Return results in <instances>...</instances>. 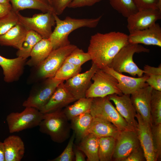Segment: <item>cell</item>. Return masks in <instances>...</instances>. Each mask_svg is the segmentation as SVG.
<instances>
[{
	"label": "cell",
	"instance_id": "cell-1",
	"mask_svg": "<svg viewBox=\"0 0 161 161\" xmlns=\"http://www.w3.org/2000/svg\"><path fill=\"white\" fill-rule=\"evenodd\" d=\"M129 44L128 35L124 33L97 32L91 36L87 52L92 63L102 69L109 66L120 49Z\"/></svg>",
	"mask_w": 161,
	"mask_h": 161
},
{
	"label": "cell",
	"instance_id": "cell-2",
	"mask_svg": "<svg viewBox=\"0 0 161 161\" xmlns=\"http://www.w3.org/2000/svg\"><path fill=\"white\" fill-rule=\"evenodd\" d=\"M54 15L56 26L49 38L53 49L70 44L69 35L73 31L83 27L95 28L102 16L90 18H76L67 16L61 20L54 12Z\"/></svg>",
	"mask_w": 161,
	"mask_h": 161
},
{
	"label": "cell",
	"instance_id": "cell-3",
	"mask_svg": "<svg viewBox=\"0 0 161 161\" xmlns=\"http://www.w3.org/2000/svg\"><path fill=\"white\" fill-rule=\"evenodd\" d=\"M62 109L44 114L38 126L40 131L49 135L53 142L61 143L70 136V124Z\"/></svg>",
	"mask_w": 161,
	"mask_h": 161
},
{
	"label": "cell",
	"instance_id": "cell-4",
	"mask_svg": "<svg viewBox=\"0 0 161 161\" xmlns=\"http://www.w3.org/2000/svg\"><path fill=\"white\" fill-rule=\"evenodd\" d=\"M149 52V49L139 44L129 43L120 49L109 67L120 73L126 72L132 76L142 77L143 70L139 68L134 62L133 56L135 53Z\"/></svg>",
	"mask_w": 161,
	"mask_h": 161
},
{
	"label": "cell",
	"instance_id": "cell-5",
	"mask_svg": "<svg viewBox=\"0 0 161 161\" xmlns=\"http://www.w3.org/2000/svg\"><path fill=\"white\" fill-rule=\"evenodd\" d=\"M93 117L111 122L120 131L134 129L127 123L113 105L108 96L93 98L90 110Z\"/></svg>",
	"mask_w": 161,
	"mask_h": 161
},
{
	"label": "cell",
	"instance_id": "cell-6",
	"mask_svg": "<svg viewBox=\"0 0 161 161\" xmlns=\"http://www.w3.org/2000/svg\"><path fill=\"white\" fill-rule=\"evenodd\" d=\"M92 80L93 82L86 91V98L103 97L113 94L119 95L123 94L118 88L116 78L102 69H97Z\"/></svg>",
	"mask_w": 161,
	"mask_h": 161
},
{
	"label": "cell",
	"instance_id": "cell-7",
	"mask_svg": "<svg viewBox=\"0 0 161 161\" xmlns=\"http://www.w3.org/2000/svg\"><path fill=\"white\" fill-rule=\"evenodd\" d=\"M77 47L70 44L53 49L48 57L36 67L37 77L42 79L53 77L66 58Z\"/></svg>",
	"mask_w": 161,
	"mask_h": 161
},
{
	"label": "cell",
	"instance_id": "cell-8",
	"mask_svg": "<svg viewBox=\"0 0 161 161\" xmlns=\"http://www.w3.org/2000/svg\"><path fill=\"white\" fill-rule=\"evenodd\" d=\"M43 116L40 111L31 107H25L20 112H12L6 118L9 132H18L38 126Z\"/></svg>",
	"mask_w": 161,
	"mask_h": 161
},
{
	"label": "cell",
	"instance_id": "cell-9",
	"mask_svg": "<svg viewBox=\"0 0 161 161\" xmlns=\"http://www.w3.org/2000/svg\"><path fill=\"white\" fill-rule=\"evenodd\" d=\"M17 13L19 22L27 30L35 32L43 38H49L52 32V27L55 25L53 11L36 14L32 17L23 16L19 12Z\"/></svg>",
	"mask_w": 161,
	"mask_h": 161
},
{
	"label": "cell",
	"instance_id": "cell-10",
	"mask_svg": "<svg viewBox=\"0 0 161 161\" xmlns=\"http://www.w3.org/2000/svg\"><path fill=\"white\" fill-rule=\"evenodd\" d=\"M140 145L135 130L129 129L121 131L116 139L112 161H124Z\"/></svg>",
	"mask_w": 161,
	"mask_h": 161
},
{
	"label": "cell",
	"instance_id": "cell-11",
	"mask_svg": "<svg viewBox=\"0 0 161 161\" xmlns=\"http://www.w3.org/2000/svg\"><path fill=\"white\" fill-rule=\"evenodd\" d=\"M63 81L52 78H47L44 85L39 89L31 92L23 103L22 106L31 107L40 111L47 103L58 86Z\"/></svg>",
	"mask_w": 161,
	"mask_h": 161
},
{
	"label": "cell",
	"instance_id": "cell-12",
	"mask_svg": "<svg viewBox=\"0 0 161 161\" xmlns=\"http://www.w3.org/2000/svg\"><path fill=\"white\" fill-rule=\"evenodd\" d=\"M97 69L96 65L92 63L88 70L77 74L64 83L66 88L77 100L86 97V91L92 83V78Z\"/></svg>",
	"mask_w": 161,
	"mask_h": 161
},
{
	"label": "cell",
	"instance_id": "cell-13",
	"mask_svg": "<svg viewBox=\"0 0 161 161\" xmlns=\"http://www.w3.org/2000/svg\"><path fill=\"white\" fill-rule=\"evenodd\" d=\"M127 18L129 33L148 28L161 18V11L157 9L138 10Z\"/></svg>",
	"mask_w": 161,
	"mask_h": 161
},
{
	"label": "cell",
	"instance_id": "cell-14",
	"mask_svg": "<svg viewBox=\"0 0 161 161\" xmlns=\"http://www.w3.org/2000/svg\"><path fill=\"white\" fill-rule=\"evenodd\" d=\"M137 124L136 131L140 145L146 161H157L152 137L151 126L145 122L137 113L136 115Z\"/></svg>",
	"mask_w": 161,
	"mask_h": 161
},
{
	"label": "cell",
	"instance_id": "cell-15",
	"mask_svg": "<svg viewBox=\"0 0 161 161\" xmlns=\"http://www.w3.org/2000/svg\"><path fill=\"white\" fill-rule=\"evenodd\" d=\"M153 88L150 86L140 88L131 95L130 98L136 112L144 121L152 126L150 100Z\"/></svg>",
	"mask_w": 161,
	"mask_h": 161
},
{
	"label": "cell",
	"instance_id": "cell-16",
	"mask_svg": "<svg viewBox=\"0 0 161 161\" xmlns=\"http://www.w3.org/2000/svg\"><path fill=\"white\" fill-rule=\"evenodd\" d=\"M129 44H143L161 47V27L155 23L150 27L130 33L128 35Z\"/></svg>",
	"mask_w": 161,
	"mask_h": 161
},
{
	"label": "cell",
	"instance_id": "cell-17",
	"mask_svg": "<svg viewBox=\"0 0 161 161\" xmlns=\"http://www.w3.org/2000/svg\"><path fill=\"white\" fill-rule=\"evenodd\" d=\"M102 70L116 78L118 82V88L123 94L131 95L137 90L148 85L146 82L147 76L144 74L141 77L134 78L118 72L109 66Z\"/></svg>",
	"mask_w": 161,
	"mask_h": 161
},
{
	"label": "cell",
	"instance_id": "cell-18",
	"mask_svg": "<svg viewBox=\"0 0 161 161\" xmlns=\"http://www.w3.org/2000/svg\"><path fill=\"white\" fill-rule=\"evenodd\" d=\"M130 95H119L113 94L108 95L109 99L115 105V108L128 124L136 130L137 124L135 119L136 112L132 104Z\"/></svg>",
	"mask_w": 161,
	"mask_h": 161
},
{
	"label": "cell",
	"instance_id": "cell-19",
	"mask_svg": "<svg viewBox=\"0 0 161 161\" xmlns=\"http://www.w3.org/2000/svg\"><path fill=\"white\" fill-rule=\"evenodd\" d=\"M77 100L65 87L64 82L57 87L50 99L40 112L44 114L62 109Z\"/></svg>",
	"mask_w": 161,
	"mask_h": 161
},
{
	"label": "cell",
	"instance_id": "cell-20",
	"mask_svg": "<svg viewBox=\"0 0 161 161\" xmlns=\"http://www.w3.org/2000/svg\"><path fill=\"white\" fill-rule=\"evenodd\" d=\"M26 61V59L21 57L8 59L0 55V66L3 70L4 80L7 83L18 80L23 74Z\"/></svg>",
	"mask_w": 161,
	"mask_h": 161
},
{
	"label": "cell",
	"instance_id": "cell-21",
	"mask_svg": "<svg viewBox=\"0 0 161 161\" xmlns=\"http://www.w3.org/2000/svg\"><path fill=\"white\" fill-rule=\"evenodd\" d=\"M27 30L24 26L18 22L6 33L0 35V45L20 49L25 40Z\"/></svg>",
	"mask_w": 161,
	"mask_h": 161
},
{
	"label": "cell",
	"instance_id": "cell-22",
	"mask_svg": "<svg viewBox=\"0 0 161 161\" xmlns=\"http://www.w3.org/2000/svg\"><path fill=\"white\" fill-rule=\"evenodd\" d=\"M5 161H20L23 158L25 148L24 143L18 136L10 135L3 142Z\"/></svg>",
	"mask_w": 161,
	"mask_h": 161
},
{
	"label": "cell",
	"instance_id": "cell-23",
	"mask_svg": "<svg viewBox=\"0 0 161 161\" xmlns=\"http://www.w3.org/2000/svg\"><path fill=\"white\" fill-rule=\"evenodd\" d=\"M93 120L89 129V133L99 138L111 137L116 139L120 133L114 125L108 121L100 118L93 117Z\"/></svg>",
	"mask_w": 161,
	"mask_h": 161
},
{
	"label": "cell",
	"instance_id": "cell-24",
	"mask_svg": "<svg viewBox=\"0 0 161 161\" xmlns=\"http://www.w3.org/2000/svg\"><path fill=\"white\" fill-rule=\"evenodd\" d=\"M53 50L49 38H42L37 43L32 49L30 58L26 62L30 66L36 67L42 62Z\"/></svg>",
	"mask_w": 161,
	"mask_h": 161
},
{
	"label": "cell",
	"instance_id": "cell-25",
	"mask_svg": "<svg viewBox=\"0 0 161 161\" xmlns=\"http://www.w3.org/2000/svg\"><path fill=\"white\" fill-rule=\"evenodd\" d=\"M99 139L89 133L78 143L77 146L87 157V161H99L98 156Z\"/></svg>",
	"mask_w": 161,
	"mask_h": 161
},
{
	"label": "cell",
	"instance_id": "cell-26",
	"mask_svg": "<svg viewBox=\"0 0 161 161\" xmlns=\"http://www.w3.org/2000/svg\"><path fill=\"white\" fill-rule=\"evenodd\" d=\"M90 112L82 114L71 120V128L75 134V139L79 143L86 135L89 134V129L93 120Z\"/></svg>",
	"mask_w": 161,
	"mask_h": 161
},
{
	"label": "cell",
	"instance_id": "cell-27",
	"mask_svg": "<svg viewBox=\"0 0 161 161\" xmlns=\"http://www.w3.org/2000/svg\"><path fill=\"white\" fill-rule=\"evenodd\" d=\"M12 10L16 13L26 9L39 10L43 13L53 11L47 0H10Z\"/></svg>",
	"mask_w": 161,
	"mask_h": 161
},
{
	"label": "cell",
	"instance_id": "cell-28",
	"mask_svg": "<svg viewBox=\"0 0 161 161\" xmlns=\"http://www.w3.org/2000/svg\"><path fill=\"white\" fill-rule=\"evenodd\" d=\"M93 98L84 97L76 100L72 105L67 106L63 110L68 120L82 114L90 112Z\"/></svg>",
	"mask_w": 161,
	"mask_h": 161
},
{
	"label": "cell",
	"instance_id": "cell-29",
	"mask_svg": "<svg viewBox=\"0 0 161 161\" xmlns=\"http://www.w3.org/2000/svg\"><path fill=\"white\" fill-rule=\"evenodd\" d=\"M116 142V139L112 137L99 138L98 149L99 161H112Z\"/></svg>",
	"mask_w": 161,
	"mask_h": 161
},
{
	"label": "cell",
	"instance_id": "cell-30",
	"mask_svg": "<svg viewBox=\"0 0 161 161\" xmlns=\"http://www.w3.org/2000/svg\"><path fill=\"white\" fill-rule=\"evenodd\" d=\"M42 38L41 36L35 32L27 30L22 47L16 52L17 57L27 59L30 57L31 51L34 46Z\"/></svg>",
	"mask_w": 161,
	"mask_h": 161
},
{
	"label": "cell",
	"instance_id": "cell-31",
	"mask_svg": "<svg viewBox=\"0 0 161 161\" xmlns=\"http://www.w3.org/2000/svg\"><path fill=\"white\" fill-rule=\"evenodd\" d=\"M150 112L152 125L161 123V91L153 89L150 100Z\"/></svg>",
	"mask_w": 161,
	"mask_h": 161
},
{
	"label": "cell",
	"instance_id": "cell-32",
	"mask_svg": "<svg viewBox=\"0 0 161 161\" xmlns=\"http://www.w3.org/2000/svg\"><path fill=\"white\" fill-rule=\"evenodd\" d=\"M144 74L147 76L146 83L153 89L161 91V65L155 67L146 65Z\"/></svg>",
	"mask_w": 161,
	"mask_h": 161
},
{
	"label": "cell",
	"instance_id": "cell-33",
	"mask_svg": "<svg viewBox=\"0 0 161 161\" xmlns=\"http://www.w3.org/2000/svg\"><path fill=\"white\" fill-rule=\"evenodd\" d=\"M112 7L123 17L127 18L138 10L133 0H109Z\"/></svg>",
	"mask_w": 161,
	"mask_h": 161
},
{
	"label": "cell",
	"instance_id": "cell-34",
	"mask_svg": "<svg viewBox=\"0 0 161 161\" xmlns=\"http://www.w3.org/2000/svg\"><path fill=\"white\" fill-rule=\"evenodd\" d=\"M81 69V66L64 62L53 78L57 80L66 81L80 73Z\"/></svg>",
	"mask_w": 161,
	"mask_h": 161
},
{
	"label": "cell",
	"instance_id": "cell-35",
	"mask_svg": "<svg viewBox=\"0 0 161 161\" xmlns=\"http://www.w3.org/2000/svg\"><path fill=\"white\" fill-rule=\"evenodd\" d=\"M90 60V56L87 52H85L77 47L68 56L64 62L81 66L85 63Z\"/></svg>",
	"mask_w": 161,
	"mask_h": 161
},
{
	"label": "cell",
	"instance_id": "cell-36",
	"mask_svg": "<svg viewBox=\"0 0 161 161\" xmlns=\"http://www.w3.org/2000/svg\"><path fill=\"white\" fill-rule=\"evenodd\" d=\"M19 22L17 13L12 10L0 17V35H2Z\"/></svg>",
	"mask_w": 161,
	"mask_h": 161
},
{
	"label": "cell",
	"instance_id": "cell-37",
	"mask_svg": "<svg viewBox=\"0 0 161 161\" xmlns=\"http://www.w3.org/2000/svg\"><path fill=\"white\" fill-rule=\"evenodd\" d=\"M151 129L153 145L157 161L161 158V123L152 125Z\"/></svg>",
	"mask_w": 161,
	"mask_h": 161
},
{
	"label": "cell",
	"instance_id": "cell-38",
	"mask_svg": "<svg viewBox=\"0 0 161 161\" xmlns=\"http://www.w3.org/2000/svg\"><path fill=\"white\" fill-rule=\"evenodd\" d=\"M75 139L74 132L70 138L68 143L63 152L58 157L49 161H72L75 160L73 152L74 142Z\"/></svg>",
	"mask_w": 161,
	"mask_h": 161
},
{
	"label": "cell",
	"instance_id": "cell-39",
	"mask_svg": "<svg viewBox=\"0 0 161 161\" xmlns=\"http://www.w3.org/2000/svg\"><path fill=\"white\" fill-rule=\"evenodd\" d=\"M138 10L157 9L161 11V0H133Z\"/></svg>",
	"mask_w": 161,
	"mask_h": 161
},
{
	"label": "cell",
	"instance_id": "cell-40",
	"mask_svg": "<svg viewBox=\"0 0 161 161\" xmlns=\"http://www.w3.org/2000/svg\"><path fill=\"white\" fill-rule=\"evenodd\" d=\"M72 0H50V4L53 12L57 15H60L64 12Z\"/></svg>",
	"mask_w": 161,
	"mask_h": 161
},
{
	"label": "cell",
	"instance_id": "cell-41",
	"mask_svg": "<svg viewBox=\"0 0 161 161\" xmlns=\"http://www.w3.org/2000/svg\"><path fill=\"white\" fill-rule=\"evenodd\" d=\"M146 161L143 151L140 145L132 151L124 161Z\"/></svg>",
	"mask_w": 161,
	"mask_h": 161
},
{
	"label": "cell",
	"instance_id": "cell-42",
	"mask_svg": "<svg viewBox=\"0 0 161 161\" xmlns=\"http://www.w3.org/2000/svg\"><path fill=\"white\" fill-rule=\"evenodd\" d=\"M103 0H72L68 7L77 8L85 6H91Z\"/></svg>",
	"mask_w": 161,
	"mask_h": 161
},
{
	"label": "cell",
	"instance_id": "cell-43",
	"mask_svg": "<svg viewBox=\"0 0 161 161\" xmlns=\"http://www.w3.org/2000/svg\"><path fill=\"white\" fill-rule=\"evenodd\" d=\"M73 149L75 161H86L85 159V155L78 148L77 145L74 144Z\"/></svg>",
	"mask_w": 161,
	"mask_h": 161
},
{
	"label": "cell",
	"instance_id": "cell-44",
	"mask_svg": "<svg viewBox=\"0 0 161 161\" xmlns=\"http://www.w3.org/2000/svg\"><path fill=\"white\" fill-rule=\"evenodd\" d=\"M11 4H4L0 3V17L8 14L12 10Z\"/></svg>",
	"mask_w": 161,
	"mask_h": 161
},
{
	"label": "cell",
	"instance_id": "cell-45",
	"mask_svg": "<svg viewBox=\"0 0 161 161\" xmlns=\"http://www.w3.org/2000/svg\"><path fill=\"white\" fill-rule=\"evenodd\" d=\"M0 161H5L4 148L3 143L0 141Z\"/></svg>",
	"mask_w": 161,
	"mask_h": 161
},
{
	"label": "cell",
	"instance_id": "cell-46",
	"mask_svg": "<svg viewBox=\"0 0 161 161\" xmlns=\"http://www.w3.org/2000/svg\"><path fill=\"white\" fill-rule=\"evenodd\" d=\"M10 0H0V3L4 4H10Z\"/></svg>",
	"mask_w": 161,
	"mask_h": 161
},
{
	"label": "cell",
	"instance_id": "cell-47",
	"mask_svg": "<svg viewBox=\"0 0 161 161\" xmlns=\"http://www.w3.org/2000/svg\"><path fill=\"white\" fill-rule=\"evenodd\" d=\"M50 4V0H47Z\"/></svg>",
	"mask_w": 161,
	"mask_h": 161
}]
</instances>
